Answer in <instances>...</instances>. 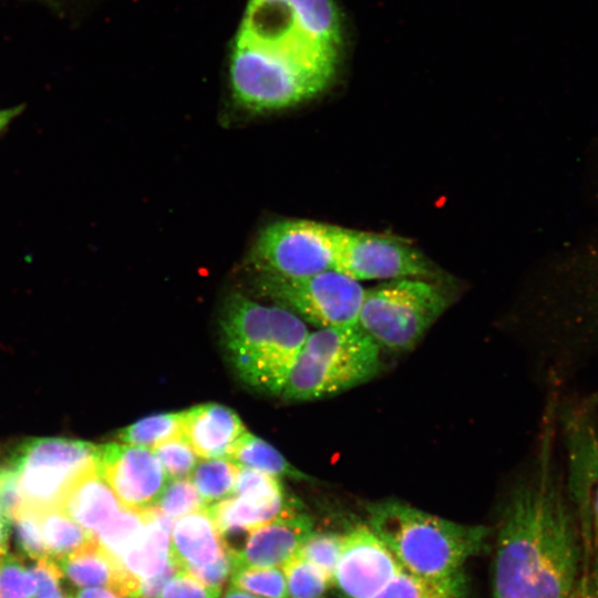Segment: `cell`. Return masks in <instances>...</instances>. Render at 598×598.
Returning a JSON list of instances; mask_svg holds the SVG:
<instances>
[{
    "mask_svg": "<svg viewBox=\"0 0 598 598\" xmlns=\"http://www.w3.org/2000/svg\"><path fill=\"white\" fill-rule=\"evenodd\" d=\"M556 408L551 398L532 467L503 506L493 598H569L585 570L579 509L555 454Z\"/></svg>",
    "mask_w": 598,
    "mask_h": 598,
    "instance_id": "cell-1",
    "label": "cell"
},
{
    "mask_svg": "<svg viewBox=\"0 0 598 598\" xmlns=\"http://www.w3.org/2000/svg\"><path fill=\"white\" fill-rule=\"evenodd\" d=\"M341 45L334 0H247L230 45L234 101L269 112L315 97L333 80Z\"/></svg>",
    "mask_w": 598,
    "mask_h": 598,
    "instance_id": "cell-2",
    "label": "cell"
},
{
    "mask_svg": "<svg viewBox=\"0 0 598 598\" xmlns=\"http://www.w3.org/2000/svg\"><path fill=\"white\" fill-rule=\"evenodd\" d=\"M220 331L238 378L269 394H281L309 334L306 323L295 312L255 302L240 293L226 301Z\"/></svg>",
    "mask_w": 598,
    "mask_h": 598,
    "instance_id": "cell-3",
    "label": "cell"
},
{
    "mask_svg": "<svg viewBox=\"0 0 598 598\" xmlns=\"http://www.w3.org/2000/svg\"><path fill=\"white\" fill-rule=\"evenodd\" d=\"M367 525L383 540L403 570L427 578L462 571L488 537L482 525L456 523L398 499L365 505Z\"/></svg>",
    "mask_w": 598,
    "mask_h": 598,
    "instance_id": "cell-4",
    "label": "cell"
},
{
    "mask_svg": "<svg viewBox=\"0 0 598 598\" xmlns=\"http://www.w3.org/2000/svg\"><path fill=\"white\" fill-rule=\"evenodd\" d=\"M380 347L358 326L309 332L281 392L289 401L338 394L371 380L380 369Z\"/></svg>",
    "mask_w": 598,
    "mask_h": 598,
    "instance_id": "cell-5",
    "label": "cell"
},
{
    "mask_svg": "<svg viewBox=\"0 0 598 598\" xmlns=\"http://www.w3.org/2000/svg\"><path fill=\"white\" fill-rule=\"evenodd\" d=\"M554 321L557 354L568 374L598 353V220L563 257Z\"/></svg>",
    "mask_w": 598,
    "mask_h": 598,
    "instance_id": "cell-6",
    "label": "cell"
},
{
    "mask_svg": "<svg viewBox=\"0 0 598 598\" xmlns=\"http://www.w3.org/2000/svg\"><path fill=\"white\" fill-rule=\"evenodd\" d=\"M446 292L420 277L386 280L365 289L358 326L381 348L408 351L443 315Z\"/></svg>",
    "mask_w": 598,
    "mask_h": 598,
    "instance_id": "cell-7",
    "label": "cell"
},
{
    "mask_svg": "<svg viewBox=\"0 0 598 598\" xmlns=\"http://www.w3.org/2000/svg\"><path fill=\"white\" fill-rule=\"evenodd\" d=\"M99 446L65 437H38L23 443L7 468L12 474L23 508H62L71 486L99 471ZM22 508V509H23Z\"/></svg>",
    "mask_w": 598,
    "mask_h": 598,
    "instance_id": "cell-8",
    "label": "cell"
},
{
    "mask_svg": "<svg viewBox=\"0 0 598 598\" xmlns=\"http://www.w3.org/2000/svg\"><path fill=\"white\" fill-rule=\"evenodd\" d=\"M261 290L318 328L358 323L365 289L349 276L329 269L303 278L264 275Z\"/></svg>",
    "mask_w": 598,
    "mask_h": 598,
    "instance_id": "cell-9",
    "label": "cell"
},
{
    "mask_svg": "<svg viewBox=\"0 0 598 598\" xmlns=\"http://www.w3.org/2000/svg\"><path fill=\"white\" fill-rule=\"evenodd\" d=\"M337 226L306 219L280 220L259 234L256 264L268 275L303 278L333 269Z\"/></svg>",
    "mask_w": 598,
    "mask_h": 598,
    "instance_id": "cell-10",
    "label": "cell"
},
{
    "mask_svg": "<svg viewBox=\"0 0 598 598\" xmlns=\"http://www.w3.org/2000/svg\"><path fill=\"white\" fill-rule=\"evenodd\" d=\"M333 269L357 281L427 277L433 274L424 255L391 235L337 226Z\"/></svg>",
    "mask_w": 598,
    "mask_h": 598,
    "instance_id": "cell-11",
    "label": "cell"
},
{
    "mask_svg": "<svg viewBox=\"0 0 598 598\" xmlns=\"http://www.w3.org/2000/svg\"><path fill=\"white\" fill-rule=\"evenodd\" d=\"M403 570L383 540L367 525L343 534L333 584L342 598H372Z\"/></svg>",
    "mask_w": 598,
    "mask_h": 598,
    "instance_id": "cell-12",
    "label": "cell"
},
{
    "mask_svg": "<svg viewBox=\"0 0 598 598\" xmlns=\"http://www.w3.org/2000/svg\"><path fill=\"white\" fill-rule=\"evenodd\" d=\"M97 468L121 503L133 509L154 506L168 481L151 448L126 443L100 445Z\"/></svg>",
    "mask_w": 598,
    "mask_h": 598,
    "instance_id": "cell-13",
    "label": "cell"
},
{
    "mask_svg": "<svg viewBox=\"0 0 598 598\" xmlns=\"http://www.w3.org/2000/svg\"><path fill=\"white\" fill-rule=\"evenodd\" d=\"M313 532L309 515L288 511L268 524L248 533L240 549H233L234 569L241 567L282 568L298 555L305 540ZM234 571V570H233Z\"/></svg>",
    "mask_w": 598,
    "mask_h": 598,
    "instance_id": "cell-14",
    "label": "cell"
},
{
    "mask_svg": "<svg viewBox=\"0 0 598 598\" xmlns=\"http://www.w3.org/2000/svg\"><path fill=\"white\" fill-rule=\"evenodd\" d=\"M58 561L75 586L109 588L121 598L137 597L140 580L96 537Z\"/></svg>",
    "mask_w": 598,
    "mask_h": 598,
    "instance_id": "cell-15",
    "label": "cell"
},
{
    "mask_svg": "<svg viewBox=\"0 0 598 598\" xmlns=\"http://www.w3.org/2000/svg\"><path fill=\"white\" fill-rule=\"evenodd\" d=\"M246 431L237 413L218 403L184 411L183 436L202 458L227 457Z\"/></svg>",
    "mask_w": 598,
    "mask_h": 598,
    "instance_id": "cell-16",
    "label": "cell"
},
{
    "mask_svg": "<svg viewBox=\"0 0 598 598\" xmlns=\"http://www.w3.org/2000/svg\"><path fill=\"white\" fill-rule=\"evenodd\" d=\"M206 507L177 518L171 530V556L184 568L203 567L228 550Z\"/></svg>",
    "mask_w": 598,
    "mask_h": 598,
    "instance_id": "cell-17",
    "label": "cell"
},
{
    "mask_svg": "<svg viewBox=\"0 0 598 598\" xmlns=\"http://www.w3.org/2000/svg\"><path fill=\"white\" fill-rule=\"evenodd\" d=\"M123 506L99 471H93L71 486L62 508L80 526L95 535Z\"/></svg>",
    "mask_w": 598,
    "mask_h": 598,
    "instance_id": "cell-18",
    "label": "cell"
},
{
    "mask_svg": "<svg viewBox=\"0 0 598 598\" xmlns=\"http://www.w3.org/2000/svg\"><path fill=\"white\" fill-rule=\"evenodd\" d=\"M173 524L156 507H150L145 526L117 557L140 581L161 573L168 564Z\"/></svg>",
    "mask_w": 598,
    "mask_h": 598,
    "instance_id": "cell-19",
    "label": "cell"
},
{
    "mask_svg": "<svg viewBox=\"0 0 598 598\" xmlns=\"http://www.w3.org/2000/svg\"><path fill=\"white\" fill-rule=\"evenodd\" d=\"M299 508L292 501L258 502L240 496H228L206 506L208 514L225 537L234 533H250L283 513Z\"/></svg>",
    "mask_w": 598,
    "mask_h": 598,
    "instance_id": "cell-20",
    "label": "cell"
},
{
    "mask_svg": "<svg viewBox=\"0 0 598 598\" xmlns=\"http://www.w3.org/2000/svg\"><path fill=\"white\" fill-rule=\"evenodd\" d=\"M466 582L462 571L427 578L402 570L372 598H465Z\"/></svg>",
    "mask_w": 598,
    "mask_h": 598,
    "instance_id": "cell-21",
    "label": "cell"
},
{
    "mask_svg": "<svg viewBox=\"0 0 598 598\" xmlns=\"http://www.w3.org/2000/svg\"><path fill=\"white\" fill-rule=\"evenodd\" d=\"M240 467L257 470L275 477L309 480L295 468L269 443L249 432H245L226 457Z\"/></svg>",
    "mask_w": 598,
    "mask_h": 598,
    "instance_id": "cell-22",
    "label": "cell"
},
{
    "mask_svg": "<svg viewBox=\"0 0 598 598\" xmlns=\"http://www.w3.org/2000/svg\"><path fill=\"white\" fill-rule=\"evenodd\" d=\"M39 517L49 555L56 560L95 537L70 517L63 508L39 509Z\"/></svg>",
    "mask_w": 598,
    "mask_h": 598,
    "instance_id": "cell-23",
    "label": "cell"
},
{
    "mask_svg": "<svg viewBox=\"0 0 598 598\" xmlns=\"http://www.w3.org/2000/svg\"><path fill=\"white\" fill-rule=\"evenodd\" d=\"M239 466L226 457L205 458L192 472V482L206 505L234 494Z\"/></svg>",
    "mask_w": 598,
    "mask_h": 598,
    "instance_id": "cell-24",
    "label": "cell"
},
{
    "mask_svg": "<svg viewBox=\"0 0 598 598\" xmlns=\"http://www.w3.org/2000/svg\"><path fill=\"white\" fill-rule=\"evenodd\" d=\"M183 417L184 411L151 415L122 429L118 439L122 443L153 448L167 440L183 436Z\"/></svg>",
    "mask_w": 598,
    "mask_h": 598,
    "instance_id": "cell-25",
    "label": "cell"
},
{
    "mask_svg": "<svg viewBox=\"0 0 598 598\" xmlns=\"http://www.w3.org/2000/svg\"><path fill=\"white\" fill-rule=\"evenodd\" d=\"M289 598H323L332 584L322 569L297 555L282 567Z\"/></svg>",
    "mask_w": 598,
    "mask_h": 598,
    "instance_id": "cell-26",
    "label": "cell"
},
{
    "mask_svg": "<svg viewBox=\"0 0 598 598\" xmlns=\"http://www.w3.org/2000/svg\"><path fill=\"white\" fill-rule=\"evenodd\" d=\"M230 586L260 598H289L287 581L279 567H241L234 569Z\"/></svg>",
    "mask_w": 598,
    "mask_h": 598,
    "instance_id": "cell-27",
    "label": "cell"
},
{
    "mask_svg": "<svg viewBox=\"0 0 598 598\" xmlns=\"http://www.w3.org/2000/svg\"><path fill=\"white\" fill-rule=\"evenodd\" d=\"M156 507L164 516L175 522L187 514L200 511L206 504L188 477L169 478L156 499Z\"/></svg>",
    "mask_w": 598,
    "mask_h": 598,
    "instance_id": "cell-28",
    "label": "cell"
},
{
    "mask_svg": "<svg viewBox=\"0 0 598 598\" xmlns=\"http://www.w3.org/2000/svg\"><path fill=\"white\" fill-rule=\"evenodd\" d=\"M342 546L343 535L313 530L302 544L298 555L322 569L333 584Z\"/></svg>",
    "mask_w": 598,
    "mask_h": 598,
    "instance_id": "cell-29",
    "label": "cell"
},
{
    "mask_svg": "<svg viewBox=\"0 0 598 598\" xmlns=\"http://www.w3.org/2000/svg\"><path fill=\"white\" fill-rule=\"evenodd\" d=\"M168 480L188 477L197 465V454L184 436L167 440L151 448Z\"/></svg>",
    "mask_w": 598,
    "mask_h": 598,
    "instance_id": "cell-30",
    "label": "cell"
},
{
    "mask_svg": "<svg viewBox=\"0 0 598 598\" xmlns=\"http://www.w3.org/2000/svg\"><path fill=\"white\" fill-rule=\"evenodd\" d=\"M19 548L37 560L50 557L40 524L39 509L23 508L11 520Z\"/></svg>",
    "mask_w": 598,
    "mask_h": 598,
    "instance_id": "cell-31",
    "label": "cell"
},
{
    "mask_svg": "<svg viewBox=\"0 0 598 598\" xmlns=\"http://www.w3.org/2000/svg\"><path fill=\"white\" fill-rule=\"evenodd\" d=\"M234 494L258 502L285 498L282 486L277 477L248 467L239 468Z\"/></svg>",
    "mask_w": 598,
    "mask_h": 598,
    "instance_id": "cell-32",
    "label": "cell"
},
{
    "mask_svg": "<svg viewBox=\"0 0 598 598\" xmlns=\"http://www.w3.org/2000/svg\"><path fill=\"white\" fill-rule=\"evenodd\" d=\"M34 585L29 568L16 555H0V598H33Z\"/></svg>",
    "mask_w": 598,
    "mask_h": 598,
    "instance_id": "cell-33",
    "label": "cell"
},
{
    "mask_svg": "<svg viewBox=\"0 0 598 598\" xmlns=\"http://www.w3.org/2000/svg\"><path fill=\"white\" fill-rule=\"evenodd\" d=\"M33 585V598H45L61 592L60 585L64 573L59 561L52 557H42L29 568Z\"/></svg>",
    "mask_w": 598,
    "mask_h": 598,
    "instance_id": "cell-34",
    "label": "cell"
},
{
    "mask_svg": "<svg viewBox=\"0 0 598 598\" xmlns=\"http://www.w3.org/2000/svg\"><path fill=\"white\" fill-rule=\"evenodd\" d=\"M214 590L182 568L164 587L159 598H219Z\"/></svg>",
    "mask_w": 598,
    "mask_h": 598,
    "instance_id": "cell-35",
    "label": "cell"
},
{
    "mask_svg": "<svg viewBox=\"0 0 598 598\" xmlns=\"http://www.w3.org/2000/svg\"><path fill=\"white\" fill-rule=\"evenodd\" d=\"M185 570L189 571L205 586L221 592L223 586L230 578L234 570L233 548L229 547L218 559L206 566Z\"/></svg>",
    "mask_w": 598,
    "mask_h": 598,
    "instance_id": "cell-36",
    "label": "cell"
},
{
    "mask_svg": "<svg viewBox=\"0 0 598 598\" xmlns=\"http://www.w3.org/2000/svg\"><path fill=\"white\" fill-rule=\"evenodd\" d=\"M182 568L171 556L168 564L161 573L140 581L136 598H159L164 587Z\"/></svg>",
    "mask_w": 598,
    "mask_h": 598,
    "instance_id": "cell-37",
    "label": "cell"
},
{
    "mask_svg": "<svg viewBox=\"0 0 598 598\" xmlns=\"http://www.w3.org/2000/svg\"><path fill=\"white\" fill-rule=\"evenodd\" d=\"M72 598H121L115 591L104 587H86Z\"/></svg>",
    "mask_w": 598,
    "mask_h": 598,
    "instance_id": "cell-38",
    "label": "cell"
},
{
    "mask_svg": "<svg viewBox=\"0 0 598 598\" xmlns=\"http://www.w3.org/2000/svg\"><path fill=\"white\" fill-rule=\"evenodd\" d=\"M590 509H591L590 514H591V520H592L591 535H592V538H594L591 544H594V546H595V550L597 553L596 563H598V484H597V487H596L595 495L592 497V505H590Z\"/></svg>",
    "mask_w": 598,
    "mask_h": 598,
    "instance_id": "cell-39",
    "label": "cell"
},
{
    "mask_svg": "<svg viewBox=\"0 0 598 598\" xmlns=\"http://www.w3.org/2000/svg\"><path fill=\"white\" fill-rule=\"evenodd\" d=\"M9 522L0 514V555L8 551Z\"/></svg>",
    "mask_w": 598,
    "mask_h": 598,
    "instance_id": "cell-40",
    "label": "cell"
},
{
    "mask_svg": "<svg viewBox=\"0 0 598 598\" xmlns=\"http://www.w3.org/2000/svg\"><path fill=\"white\" fill-rule=\"evenodd\" d=\"M21 107L0 110V131L19 114Z\"/></svg>",
    "mask_w": 598,
    "mask_h": 598,
    "instance_id": "cell-41",
    "label": "cell"
},
{
    "mask_svg": "<svg viewBox=\"0 0 598 598\" xmlns=\"http://www.w3.org/2000/svg\"><path fill=\"white\" fill-rule=\"evenodd\" d=\"M221 598H260L241 589L229 587Z\"/></svg>",
    "mask_w": 598,
    "mask_h": 598,
    "instance_id": "cell-42",
    "label": "cell"
},
{
    "mask_svg": "<svg viewBox=\"0 0 598 598\" xmlns=\"http://www.w3.org/2000/svg\"><path fill=\"white\" fill-rule=\"evenodd\" d=\"M45 598H72V597L65 596L62 592H58L55 595H52V596H49V597H45Z\"/></svg>",
    "mask_w": 598,
    "mask_h": 598,
    "instance_id": "cell-43",
    "label": "cell"
},
{
    "mask_svg": "<svg viewBox=\"0 0 598 598\" xmlns=\"http://www.w3.org/2000/svg\"><path fill=\"white\" fill-rule=\"evenodd\" d=\"M3 468L4 467H0V478H1V475H2V472H3Z\"/></svg>",
    "mask_w": 598,
    "mask_h": 598,
    "instance_id": "cell-44",
    "label": "cell"
}]
</instances>
